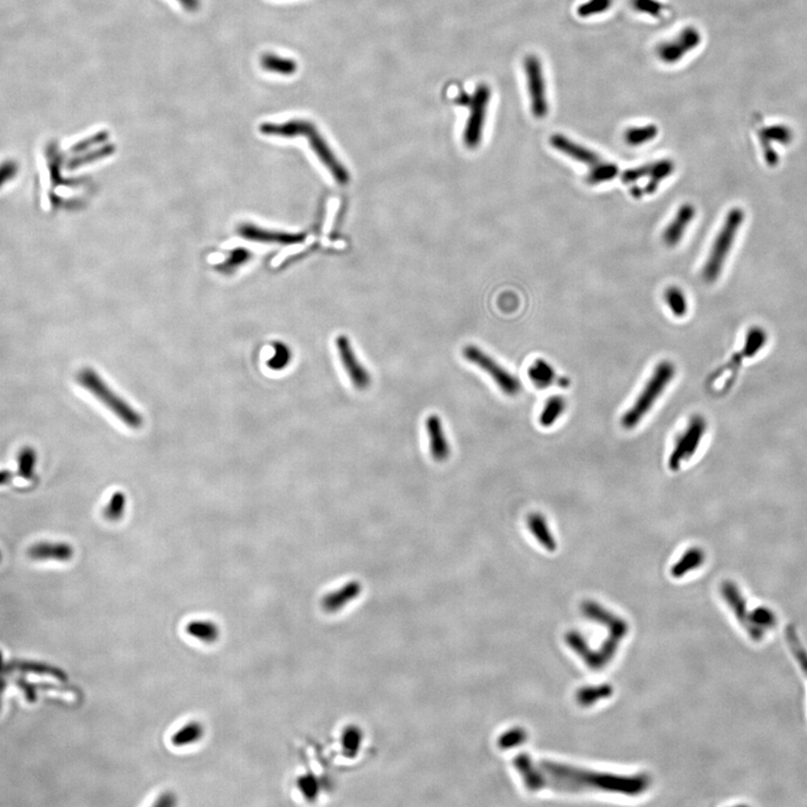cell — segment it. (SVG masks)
<instances>
[{"label": "cell", "mask_w": 807, "mask_h": 807, "mask_svg": "<svg viewBox=\"0 0 807 807\" xmlns=\"http://www.w3.org/2000/svg\"><path fill=\"white\" fill-rule=\"evenodd\" d=\"M541 767L550 778L548 777V780H539L536 786L538 788L548 786L557 791L565 792H578L587 788H598L636 795L644 792L649 783V780L645 776H610L605 773L578 771L575 768L552 762L543 764Z\"/></svg>", "instance_id": "1"}, {"label": "cell", "mask_w": 807, "mask_h": 807, "mask_svg": "<svg viewBox=\"0 0 807 807\" xmlns=\"http://www.w3.org/2000/svg\"><path fill=\"white\" fill-rule=\"evenodd\" d=\"M676 375L675 364L670 361H662L655 367L644 388L640 390L633 405L624 412L621 417V425L626 430H633L642 423L645 416L648 415L658 399L663 396L667 387L674 380Z\"/></svg>", "instance_id": "2"}, {"label": "cell", "mask_w": 807, "mask_h": 807, "mask_svg": "<svg viewBox=\"0 0 807 807\" xmlns=\"http://www.w3.org/2000/svg\"><path fill=\"white\" fill-rule=\"evenodd\" d=\"M745 218H746L745 212L742 211V209L740 208L732 209L725 215L723 224L714 238V242L710 249L709 256L706 258L705 264H704L703 272H702L704 281L707 283H714L718 281L722 274L723 267H725V261L730 255L731 249L734 247L738 233L742 226Z\"/></svg>", "instance_id": "3"}, {"label": "cell", "mask_w": 807, "mask_h": 807, "mask_svg": "<svg viewBox=\"0 0 807 807\" xmlns=\"http://www.w3.org/2000/svg\"><path fill=\"white\" fill-rule=\"evenodd\" d=\"M78 382L83 388L91 393L98 401L109 408L118 419L132 428H139L143 425V417L137 410H134L127 401L104 382L100 375L91 368H86L78 373Z\"/></svg>", "instance_id": "4"}, {"label": "cell", "mask_w": 807, "mask_h": 807, "mask_svg": "<svg viewBox=\"0 0 807 807\" xmlns=\"http://www.w3.org/2000/svg\"><path fill=\"white\" fill-rule=\"evenodd\" d=\"M705 419L703 416H692L688 425L676 438L672 452L667 460V467L672 472H679L685 463L691 461L700 447L706 433Z\"/></svg>", "instance_id": "5"}, {"label": "cell", "mask_w": 807, "mask_h": 807, "mask_svg": "<svg viewBox=\"0 0 807 807\" xmlns=\"http://www.w3.org/2000/svg\"><path fill=\"white\" fill-rule=\"evenodd\" d=\"M462 355L470 364L477 366L488 373L497 387L508 397H516L522 392V382L515 375L500 366L495 359L487 355L486 352H483L479 347H465L462 350Z\"/></svg>", "instance_id": "6"}, {"label": "cell", "mask_w": 807, "mask_h": 807, "mask_svg": "<svg viewBox=\"0 0 807 807\" xmlns=\"http://www.w3.org/2000/svg\"><path fill=\"white\" fill-rule=\"evenodd\" d=\"M524 67L530 99V110L535 118L543 119L548 115L550 104L541 60L536 56H528L525 58Z\"/></svg>", "instance_id": "7"}, {"label": "cell", "mask_w": 807, "mask_h": 807, "mask_svg": "<svg viewBox=\"0 0 807 807\" xmlns=\"http://www.w3.org/2000/svg\"><path fill=\"white\" fill-rule=\"evenodd\" d=\"M675 165L670 159H661L638 167L630 168L621 175V180L627 185H633L642 178H648L645 187L639 191L638 198L656 192L658 185L674 173Z\"/></svg>", "instance_id": "8"}, {"label": "cell", "mask_w": 807, "mask_h": 807, "mask_svg": "<svg viewBox=\"0 0 807 807\" xmlns=\"http://www.w3.org/2000/svg\"><path fill=\"white\" fill-rule=\"evenodd\" d=\"M702 35L694 26L683 28L672 40L662 42L656 49L659 60L665 65H676L682 61L688 53L693 52L700 46Z\"/></svg>", "instance_id": "9"}, {"label": "cell", "mask_w": 807, "mask_h": 807, "mask_svg": "<svg viewBox=\"0 0 807 807\" xmlns=\"http://www.w3.org/2000/svg\"><path fill=\"white\" fill-rule=\"evenodd\" d=\"M490 95L491 91L489 86L487 84H480L478 86L473 97L471 98L470 116L463 134L465 146L469 148H476L480 144Z\"/></svg>", "instance_id": "10"}, {"label": "cell", "mask_w": 807, "mask_h": 807, "mask_svg": "<svg viewBox=\"0 0 807 807\" xmlns=\"http://www.w3.org/2000/svg\"><path fill=\"white\" fill-rule=\"evenodd\" d=\"M336 351L339 355L340 361L346 370L349 379L352 385L358 390H366L371 385V375L367 368L361 364L358 357L355 355V349L352 347L351 341L346 336H339L336 340Z\"/></svg>", "instance_id": "11"}, {"label": "cell", "mask_w": 807, "mask_h": 807, "mask_svg": "<svg viewBox=\"0 0 807 807\" xmlns=\"http://www.w3.org/2000/svg\"><path fill=\"white\" fill-rule=\"evenodd\" d=\"M305 137L307 138L309 147L312 148L316 157L327 167V171L330 172V174L334 176L336 183L341 184V185L348 183L350 180L349 172L342 165V163L336 159L330 146L327 145V141L322 137L321 134L318 132V129L315 128V126L305 134Z\"/></svg>", "instance_id": "12"}, {"label": "cell", "mask_w": 807, "mask_h": 807, "mask_svg": "<svg viewBox=\"0 0 807 807\" xmlns=\"http://www.w3.org/2000/svg\"><path fill=\"white\" fill-rule=\"evenodd\" d=\"M722 594L725 596V601L730 605V608L732 609V611L737 617L740 624H742V627L747 630L750 638L755 642L762 640L764 635L752 624L751 612L748 611L749 609L747 608L746 600L743 599L742 594L740 592L737 585L734 582L725 581L722 584Z\"/></svg>", "instance_id": "13"}, {"label": "cell", "mask_w": 807, "mask_h": 807, "mask_svg": "<svg viewBox=\"0 0 807 807\" xmlns=\"http://www.w3.org/2000/svg\"><path fill=\"white\" fill-rule=\"evenodd\" d=\"M550 146L554 150H559L563 155L574 159L578 163L587 165L589 168L594 167L603 162V157H600L594 150L587 148L584 145L578 144L566 137L563 134H553L550 138Z\"/></svg>", "instance_id": "14"}, {"label": "cell", "mask_w": 807, "mask_h": 807, "mask_svg": "<svg viewBox=\"0 0 807 807\" xmlns=\"http://www.w3.org/2000/svg\"><path fill=\"white\" fill-rule=\"evenodd\" d=\"M239 235L242 238L263 244H277V245H296L304 242L305 235L303 233H281L264 229L253 224H244L238 228Z\"/></svg>", "instance_id": "15"}, {"label": "cell", "mask_w": 807, "mask_h": 807, "mask_svg": "<svg viewBox=\"0 0 807 807\" xmlns=\"http://www.w3.org/2000/svg\"><path fill=\"white\" fill-rule=\"evenodd\" d=\"M426 433L430 443L432 459L438 463L447 461L451 456V445L444 431L443 422L440 416H428L425 421Z\"/></svg>", "instance_id": "16"}, {"label": "cell", "mask_w": 807, "mask_h": 807, "mask_svg": "<svg viewBox=\"0 0 807 807\" xmlns=\"http://www.w3.org/2000/svg\"><path fill=\"white\" fill-rule=\"evenodd\" d=\"M697 210L691 203H684L676 211L670 224L664 229L662 239L667 247H676L684 237L688 226L694 220Z\"/></svg>", "instance_id": "17"}, {"label": "cell", "mask_w": 807, "mask_h": 807, "mask_svg": "<svg viewBox=\"0 0 807 807\" xmlns=\"http://www.w3.org/2000/svg\"><path fill=\"white\" fill-rule=\"evenodd\" d=\"M27 554L34 561L67 562L73 557L74 550L70 544L62 541H40L32 545Z\"/></svg>", "instance_id": "18"}, {"label": "cell", "mask_w": 807, "mask_h": 807, "mask_svg": "<svg viewBox=\"0 0 807 807\" xmlns=\"http://www.w3.org/2000/svg\"><path fill=\"white\" fill-rule=\"evenodd\" d=\"M526 526L541 548L548 552H555L557 550V541L544 515L541 513L529 514L526 518Z\"/></svg>", "instance_id": "19"}, {"label": "cell", "mask_w": 807, "mask_h": 807, "mask_svg": "<svg viewBox=\"0 0 807 807\" xmlns=\"http://www.w3.org/2000/svg\"><path fill=\"white\" fill-rule=\"evenodd\" d=\"M313 127L314 125L309 121L295 119L283 124H263L260 126L259 130L261 134H266V136H275V137H305V134Z\"/></svg>", "instance_id": "20"}, {"label": "cell", "mask_w": 807, "mask_h": 807, "mask_svg": "<svg viewBox=\"0 0 807 807\" xmlns=\"http://www.w3.org/2000/svg\"><path fill=\"white\" fill-rule=\"evenodd\" d=\"M568 403L565 398L561 395H555L545 401L538 417V423L541 428H550L557 424V421L565 413Z\"/></svg>", "instance_id": "21"}, {"label": "cell", "mask_w": 807, "mask_h": 807, "mask_svg": "<svg viewBox=\"0 0 807 807\" xmlns=\"http://www.w3.org/2000/svg\"><path fill=\"white\" fill-rule=\"evenodd\" d=\"M704 561H705V554L702 548H697V546L688 548L681 557V559L672 565L670 573L674 578H682L688 572L699 569L700 566H702Z\"/></svg>", "instance_id": "22"}, {"label": "cell", "mask_w": 807, "mask_h": 807, "mask_svg": "<svg viewBox=\"0 0 807 807\" xmlns=\"http://www.w3.org/2000/svg\"><path fill=\"white\" fill-rule=\"evenodd\" d=\"M528 378L537 389H546L557 382V373L544 359H537L528 368Z\"/></svg>", "instance_id": "23"}, {"label": "cell", "mask_w": 807, "mask_h": 807, "mask_svg": "<svg viewBox=\"0 0 807 807\" xmlns=\"http://www.w3.org/2000/svg\"><path fill=\"white\" fill-rule=\"evenodd\" d=\"M185 630L193 638L207 644L217 642L220 636V629L218 624L209 620L191 621L190 624H187Z\"/></svg>", "instance_id": "24"}, {"label": "cell", "mask_w": 807, "mask_h": 807, "mask_svg": "<svg viewBox=\"0 0 807 807\" xmlns=\"http://www.w3.org/2000/svg\"><path fill=\"white\" fill-rule=\"evenodd\" d=\"M260 65L264 70L281 75H292L297 71V63L294 60L281 58L272 53H265L260 58Z\"/></svg>", "instance_id": "25"}, {"label": "cell", "mask_w": 807, "mask_h": 807, "mask_svg": "<svg viewBox=\"0 0 807 807\" xmlns=\"http://www.w3.org/2000/svg\"><path fill=\"white\" fill-rule=\"evenodd\" d=\"M658 127L653 124L649 125L630 127L624 132V141L631 147H639L654 141L657 137Z\"/></svg>", "instance_id": "26"}, {"label": "cell", "mask_w": 807, "mask_h": 807, "mask_svg": "<svg viewBox=\"0 0 807 807\" xmlns=\"http://www.w3.org/2000/svg\"><path fill=\"white\" fill-rule=\"evenodd\" d=\"M203 734H204V729L200 722H189L173 734L172 743L175 747L190 746V745L200 741L203 737Z\"/></svg>", "instance_id": "27"}, {"label": "cell", "mask_w": 807, "mask_h": 807, "mask_svg": "<svg viewBox=\"0 0 807 807\" xmlns=\"http://www.w3.org/2000/svg\"><path fill=\"white\" fill-rule=\"evenodd\" d=\"M37 463V453L32 447H24L17 454V477L25 480H33L35 478V467Z\"/></svg>", "instance_id": "28"}, {"label": "cell", "mask_w": 807, "mask_h": 807, "mask_svg": "<svg viewBox=\"0 0 807 807\" xmlns=\"http://www.w3.org/2000/svg\"><path fill=\"white\" fill-rule=\"evenodd\" d=\"M667 307L676 318H683L688 311V303L686 295L677 286H670L665 291L664 295Z\"/></svg>", "instance_id": "29"}, {"label": "cell", "mask_w": 807, "mask_h": 807, "mask_svg": "<svg viewBox=\"0 0 807 807\" xmlns=\"http://www.w3.org/2000/svg\"><path fill=\"white\" fill-rule=\"evenodd\" d=\"M619 174V168L616 164L611 162H607L603 159V162L590 168V171L587 173V182L590 185H598V184L605 183L609 180H612Z\"/></svg>", "instance_id": "30"}, {"label": "cell", "mask_w": 807, "mask_h": 807, "mask_svg": "<svg viewBox=\"0 0 807 807\" xmlns=\"http://www.w3.org/2000/svg\"><path fill=\"white\" fill-rule=\"evenodd\" d=\"M785 636L786 640L788 642L789 648L792 651L793 656L795 657L798 665L807 677V651H805L804 646L802 644L797 631L793 624H789L786 628Z\"/></svg>", "instance_id": "31"}, {"label": "cell", "mask_w": 807, "mask_h": 807, "mask_svg": "<svg viewBox=\"0 0 807 807\" xmlns=\"http://www.w3.org/2000/svg\"><path fill=\"white\" fill-rule=\"evenodd\" d=\"M751 622L760 633L773 629L777 622L776 615L767 607H758L751 612Z\"/></svg>", "instance_id": "32"}, {"label": "cell", "mask_w": 807, "mask_h": 807, "mask_svg": "<svg viewBox=\"0 0 807 807\" xmlns=\"http://www.w3.org/2000/svg\"><path fill=\"white\" fill-rule=\"evenodd\" d=\"M613 0H587L576 10V14L581 19H589L608 12L611 8Z\"/></svg>", "instance_id": "33"}, {"label": "cell", "mask_w": 807, "mask_h": 807, "mask_svg": "<svg viewBox=\"0 0 807 807\" xmlns=\"http://www.w3.org/2000/svg\"><path fill=\"white\" fill-rule=\"evenodd\" d=\"M631 5L636 12L654 19H662L664 12H666V6L659 0H631Z\"/></svg>", "instance_id": "34"}, {"label": "cell", "mask_w": 807, "mask_h": 807, "mask_svg": "<svg viewBox=\"0 0 807 807\" xmlns=\"http://www.w3.org/2000/svg\"><path fill=\"white\" fill-rule=\"evenodd\" d=\"M126 495L123 493H115L107 506L104 509V516L106 519L116 522L120 519L125 513Z\"/></svg>", "instance_id": "35"}, {"label": "cell", "mask_w": 807, "mask_h": 807, "mask_svg": "<svg viewBox=\"0 0 807 807\" xmlns=\"http://www.w3.org/2000/svg\"><path fill=\"white\" fill-rule=\"evenodd\" d=\"M291 360V349L284 343H276L274 346V355L268 361V367L272 370H283L288 367Z\"/></svg>", "instance_id": "36"}, {"label": "cell", "mask_w": 807, "mask_h": 807, "mask_svg": "<svg viewBox=\"0 0 807 807\" xmlns=\"http://www.w3.org/2000/svg\"><path fill=\"white\" fill-rule=\"evenodd\" d=\"M12 668L22 670V672H36V674H42V675L54 676L58 679H65L67 676L61 672V670H56L54 667L45 666L42 664L34 663H15L12 665Z\"/></svg>", "instance_id": "37"}, {"label": "cell", "mask_w": 807, "mask_h": 807, "mask_svg": "<svg viewBox=\"0 0 807 807\" xmlns=\"http://www.w3.org/2000/svg\"><path fill=\"white\" fill-rule=\"evenodd\" d=\"M115 150V147L113 145H106L102 146L99 150H93L91 153L83 154L82 156L75 157L72 159L71 163H69V167L75 168L79 166L86 165L88 163L93 162L95 159H104V157L111 155Z\"/></svg>", "instance_id": "38"}, {"label": "cell", "mask_w": 807, "mask_h": 807, "mask_svg": "<svg viewBox=\"0 0 807 807\" xmlns=\"http://www.w3.org/2000/svg\"><path fill=\"white\" fill-rule=\"evenodd\" d=\"M108 138H109V134L108 132H97V134H92L90 137L84 138L83 141H78L77 144L74 145L73 147H71V152H73L75 154L83 153V152L90 150L91 147L95 146V145L102 144V143L107 141Z\"/></svg>", "instance_id": "39"}, {"label": "cell", "mask_w": 807, "mask_h": 807, "mask_svg": "<svg viewBox=\"0 0 807 807\" xmlns=\"http://www.w3.org/2000/svg\"><path fill=\"white\" fill-rule=\"evenodd\" d=\"M249 258H250V254H249V251L247 249L238 248V249L233 250V253L230 255V257L221 266V268H224L222 269L224 272H231L235 267L242 266L244 264L247 263Z\"/></svg>", "instance_id": "40"}, {"label": "cell", "mask_w": 807, "mask_h": 807, "mask_svg": "<svg viewBox=\"0 0 807 807\" xmlns=\"http://www.w3.org/2000/svg\"><path fill=\"white\" fill-rule=\"evenodd\" d=\"M19 173V165L15 161H5L0 164V187L8 183Z\"/></svg>", "instance_id": "41"}, {"label": "cell", "mask_w": 807, "mask_h": 807, "mask_svg": "<svg viewBox=\"0 0 807 807\" xmlns=\"http://www.w3.org/2000/svg\"><path fill=\"white\" fill-rule=\"evenodd\" d=\"M594 694L591 692L587 691V690H584V692H580L578 695L580 703L587 705V704H591L594 701H596L594 699H596V695L598 697H608L609 694H611V688H609V686H603V688H598L596 690L594 688Z\"/></svg>", "instance_id": "42"}, {"label": "cell", "mask_w": 807, "mask_h": 807, "mask_svg": "<svg viewBox=\"0 0 807 807\" xmlns=\"http://www.w3.org/2000/svg\"><path fill=\"white\" fill-rule=\"evenodd\" d=\"M183 6L184 10L189 12H196L201 7V0H178Z\"/></svg>", "instance_id": "43"}, {"label": "cell", "mask_w": 807, "mask_h": 807, "mask_svg": "<svg viewBox=\"0 0 807 807\" xmlns=\"http://www.w3.org/2000/svg\"><path fill=\"white\" fill-rule=\"evenodd\" d=\"M14 473L10 470H0V486H6L8 483L12 482L14 479Z\"/></svg>", "instance_id": "44"}, {"label": "cell", "mask_w": 807, "mask_h": 807, "mask_svg": "<svg viewBox=\"0 0 807 807\" xmlns=\"http://www.w3.org/2000/svg\"><path fill=\"white\" fill-rule=\"evenodd\" d=\"M1 659H3V656H1V651H0V667H1Z\"/></svg>", "instance_id": "45"}, {"label": "cell", "mask_w": 807, "mask_h": 807, "mask_svg": "<svg viewBox=\"0 0 807 807\" xmlns=\"http://www.w3.org/2000/svg\"><path fill=\"white\" fill-rule=\"evenodd\" d=\"M0 562H1V552H0Z\"/></svg>", "instance_id": "46"}]
</instances>
